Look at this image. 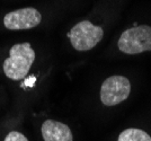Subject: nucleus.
I'll use <instances>...</instances> for the list:
<instances>
[{"label": "nucleus", "mask_w": 151, "mask_h": 141, "mask_svg": "<svg viewBox=\"0 0 151 141\" xmlns=\"http://www.w3.org/2000/svg\"><path fill=\"white\" fill-rule=\"evenodd\" d=\"M35 60V52L29 43H17L12 46L9 57L4 61L2 69L9 79L22 80L27 76Z\"/></svg>", "instance_id": "1"}, {"label": "nucleus", "mask_w": 151, "mask_h": 141, "mask_svg": "<svg viewBox=\"0 0 151 141\" xmlns=\"http://www.w3.org/2000/svg\"><path fill=\"white\" fill-rule=\"evenodd\" d=\"M131 83L123 76L107 78L101 87V101L105 106H115L130 96Z\"/></svg>", "instance_id": "4"}, {"label": "nucleus", "mask_w": 151, "mask_h": 141, "mask_svg": "<svg viewBox=\"0 0 151 141\" xmlns=\"http://www.w3.org/2000/svg\"><path fill=\"white\" fill-rule=\"evenodd\" d=\"M4 141H28L27 138L23 133H20L18 131H12L6 135Z\"/></svg>", "instance_id": "8"}, {"label": "nucleus", "mask_w": 151, "mask_h": 141, "mask_svg": "<svg viewBox=\"0 0 151 141\" xmlns=\"http://www.w3.org/2000/svg\"><path fill=\"white\" fill-rule=\"evenodd\" d=\"M42 16L37 9L26 7L8 13L4 17V25L10 31L31 29L40 25Z\"/></svg>", "instance_id": "5"}, {"label": "nucleus", "mask_w": 151, "mask_h": 141, "mask_svg": "<svg viewBox=\"0 0 151 141\" xmlns=\"http://www.w3.org/2000/svg\"><path fill=\"white\" fill-rule=\"evenodd\" d=\"M42 137L44 141H73L69 127L54 120H46L42 124Z\"/></svg>", "instance_id": "6"}, {"label": "nucleus", "mask_w": 151, "mask_h": 141, "mask_svg": "<svg viewBox=\"0 0 151 141\" xmlns=\"http://www.w3.org/2000/svg\"><path fill=\"white\" fill-rule=\"evenodd\" d=\"M104 31L99 26L94 25L89 20H82L75 25L69 33L71 45L77 51H89L101 42Z\"/></svg>", "instance_id": "3"}, {"label": "nucleus", "mask_w": 151, "mask_h": 141, "mask_svg": "<svg viewBox=\"0 0 151 141\" xmlns=\"http://www.w3.org/2000/svg\"><path fill=\"white\" fill-rule=\"evenodd\" d=\"M119 49L125 54H139L151 52V27L148 25L134 26L121 34Z\"/></svg>", "instance_id": "2"}, {"label": "nucleus", "mask_w": 151, "mask_h": 141, "mask_svg": "<svg viewBox=\"0 0 151 141\" xmlns=\"http://www.w3.org/2000/svg\"><path fill=\"white\" fill-rule=\"evenodd\" d=\"M117 141H151V137L140 129H126L119 135Z\"/></svg>", "instance_id": "7"}]
</instances>
